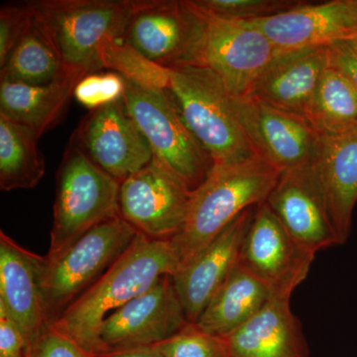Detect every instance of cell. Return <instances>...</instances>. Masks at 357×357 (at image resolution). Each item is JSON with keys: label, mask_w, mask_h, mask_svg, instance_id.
Instances as JSON below:
<instances>
[{"label": "cell", "mask_w": 357, "mask_h": 357, "mask_svg": "<svg viewBox=\"0 0 357 357\" xmlns=\"http://www.w3.org/2000/svg\"><path fill=\"white\" fill-rule=\"evenodd\" d=\"M281 174L261 157L213 166L203 184L192 192L184 225L170 239L178 267L206 248L244 211L264 203Z\"/></svg>", "instance_id": "2"}, {"label": "cell", "mask_w": 357, "mask_h": 357, "mask_svg": "<svg viewBox=\"0 0 357 357\" xmlns=\"http://www.w3.org/2000/svg\"><path fill=\"white\" fill-rule=\"evenodd\" d=\"M306 119L319 136L357 131V89L342 70L328 66Z\"/></svg>", "instance_id": "25"}, {"label": "cell", "mask_w": 357, "mask_h": 357, "mask_svg": "<svg viewBox=\"0 0 357 357\" xmlns=\"http://www.w3.org/2000/svg\"><path fill=\"white\" fill-rule=\"evenodd\" d=\"M347 42H349V43H351L352 45H354V46L357 47V30L356 32L352 34V36L349 40H347Z\"/></svg>", "instance_id": "36"}, {"label": "cell", "mask_w": 357, "mask_h": 357, "mask_svg": "<svg viewBox=\"0 0 357 357\" xmlns=\"http://www.w3.org/2000/svg\"><path fill=\"white\" fill-rule=\"evenodd\" d=\"M349 6L351 8L352 18H354L357 27V0H349Z\"/></svg>", "instance_id": "35"}, {"label": "cell", "mask_w": 357, "mask_h": 357, "mask_svg": "<svg viewBox=\"0 0 357 357\" xmlns=\"http://www.w3.org/2000/svg\"><path fill=\"white\" fill-rule=\"evenodd\" d=\"M126 82L124 105L146 138L155 158L196 191L208 178L213 162L188 128L173 96L168 89Z\"/></svg>", "instance_id": "8"}, {"label": "cell", "mask_w": 357, "mask_h": 357, "mask_svg": "<svg viewBox=\"0 0 357 357\" xmlns=\"http://www.w3.org/2000/svg\"><path fill=\"white\" fill-rule=\"evenodd\" d=\"M197 28L191 0H139L122 41L162 67L182 66Z\"/></svg>", "instance_id": "16"}, {"label": "cell", "mask_w": 357, "mask_h": 357, "mask_svg": "<svg viewBox=\"0 0 357 357\" xmlns=\"http://www.w3.org/2000/svg\"><path fill=\"white\" fill-rule=\"evenodd\" d=\"M138 234L119 215L84 232L57 255L43 256L42 290L49 325L107 273Z\"/></svg>", "instance_id": "5"}, {"label": "cell", "mask_w": 357, "mask_h": 357, "mask_svg": "<svg viewBox=\"0 0 357 357\" xmlns=\"http://www.w3.org/2000/svg\"><path fill=\"white\" fill-rule=\"evenodd\" d=\"M191 2L196 9L197 28L181 67L210 70L230 93L248 96L278 49L248 23L222 20Z\"/></svg>", "instance_id": "7"}, {"label": "cell", "mask_w": 357, "mask_h": 357, "mask_svg": "<svg viewBox=\"0 0 357 357\" xmlns=\"http://www.w3.org/2000/svg\"><path fill=\"white\" fill-rule=\"evenodd\" d=\"M311 165L325 196L338 241L344 244L351 234L357 204V131L319 136Z\"/></svg>", "instance_id": "20"}, {"label": "cell", "mask_w": 357, "mask_h": 357, "mask_svg": "<svg viewBox=\"0 0 357 357\" xmlns=\"http://www.w3.org/2000/svg\"><path fill=\"white\" fill-rule=\"evenodd\" d=\"M39 136L31 128L0 115V189H34L46 173L38 148Z\"/></svg>", "instance_id": "24"}, {"label": "cell", "mask_w": 357, "mask_h": 357, "mask_svg": "<svg viewBox=\"0 0 357 357\" xmlns=\"http://www.w3.org/2000/svg\"><path fill=\"white\" fill-rule=\"evenodd\" d=\"M314 256L290 236L264 202L256 208L244 237L238 266L261 282L273 297L291 298L307 278Z\"/></svg>", "instance_id": "10"}, {"label": "cell", "mask_w": 357, "mask_h": 357, "mask_svg": "<svg viewBox=\"0 0 357 357\" xmlns=\"http://www.w3.org/2000/svg\"><path fill=\"white\" fill-rule=\"evenodd\" d=\"M202 10L232 21L261 20L299 6L300 0H192Z\"/></svg>", "instance_id": "29"}, {"label": "cell", "mask_w": 357, "mask_h": 357, "mask_svg": "<svg viewBox=\"0 0 357 357\" xmlns=\"http://www.w3.org/2000/svg\"><path fill=\"white\" fill-rule=\"evenodd\" d=\"M265 203L290 236L312 255L340 245L311 164L282 173Z\"/></svg>", "instance_id": "14"}, {"label": "cell", "mask_w": 357, "mask_h": 357, "mask_svg": "<svg viewBox=\"0 0 357 357\" xmlns=\"http://www.w3.org/2000/svg\"><path fill=\"white\" fill-rule=\"evenodd\" d=\"M257 206L237 217L227 229L173 275V283L189 323L202 312L238 266L244 237Z\"/></svg>", "instance_id": "15"}, {"label": "cell", "mask_w": 357, "mask_h": 357, "mask_svg": "<svg viewBox=\"0 0 357 357\" xmlns=\"http://www.w3.org/2000/svg\"><path fill=\"white\" fill-rule=\"evenodd\" d=\"M126 82L116 73H93L82 77L74 89V98L83 107L91 110L100 109L123 100Z\"/></svg>", "instance_id": "30"}, {"label": "cell", "mask_w": 357, "mask_h": 357, "mask_svg": "<svg viewBox=\"0 0 357 357\" xmlns=\"http://www.w3.org/2000/svg\"><path fill=\"white\" fill-rule=\"evenodd\" d=\"M192 196V190L154 157L121 183L119 215L139 234L170 241L184 225Z\"/></svg>", "instance_id": "9"}, {"label": "cell", "mask_w": 357, "mask_h": 357, "mask_svg": "<svg viewBox=\"0 0 357 357\" xmlns=\"http://www.w3.org/2000/svg\"><path fill=\"white\" fill-rule=\"evenodd\" d=\"M70 77L76 76L66 70L53 45L34 20L0 66V79L13 83L42 86Z\"/></svg>", "instance_id": "26"}, {"label": "cell", "mask_w": 357, "mask_h": 357, "mask_svg": "<svg viewBox=\"0 0 357 357\" xmlns=\"http://www.w3.org/2000/svg\"><path fill=\"white\" fill-rule=\"evenodd\" d=\"M33 20L30 2L26 4H4L0 8V66L7 57Z\"/></svg>", "instance_id": "31"}, {"label": "cell", "mask_w": 357, "mask_h": 357, "mask_svg": "<svg viewBox=\"0 0 357 357\" xmlns=\"http://www.w3.org/2000/svg\"><path fill=\"white\" fill-rule=\"evenodd\" d=\"M230 105L256 152L281 173L312 163L319 135L306 117L230 93Z\"/></svg>", "instance_id": "11"}, {"label": "cell", "mask_w": 357, "mask_h": 357, "mask_svg": "<svg viewBox=\"0 0 357 357\" xmlns=\"http://www.w3.org/2000/svg\"><path fill=\"white\" fill-rule=\"evenodd\" d=\"M27 357H95L64 333L49 325L28 344Z\"/></svg>", "instance_id": "32"}, {"label": "cell", "mask_w": 357, "mask_h": 357, "mask_svg": "<svg viewBox=\"0 0 357 357\" xmlns=\"http://www.w3.org/2000/svg\"><path fill=\"white\" fill-rule=\"evenodd\" d=\"M291 298L272 297L248 323L225 337L230 357H309Z\"/></svg>", "instance_id": "21"}, {"label": "cell", "mask_w": 357, "mask_h": 357, "mask_svg": "<svg viewBox=\"0 0 357 357\" xmlns=\"http://www.w3.org/2000/svg\"><path fill=\"white\" fill-rule=\"evenodd\" d=\"M262 32L278 50L330 46L356 31L349 0L299 6L261 20L243 21Z\"/></svg>", "instance_id": "17"}, {"label": "cell", "mask_w": 357, "mask_h": 357, "mask_svg": "<svg viewBox=\"0 0 357 357\" xmlns=\"http://www.w3.org/2000/svg\"><path fill=\"white\" fill-rule=\"evenodd\" d=\"M272 297L261 282L237 266L194 324L211 335L229 337L255 316Z\"/></svg>", "instance_id": "23"}, {"label": "cell", "mask_w": 357, "mask_h": 357, "mask_svg": "<svg viewBox=\"0 0 357 357\" xmlns=\"http://www.w3.org/2000/svg\"><path fill=\"white\" fill-rule=\"evenodd\" d=\"M178 259L171 241L138 234L128 250L95 285L70 305L51 326L96 357L103 354L98 331L109 314L177 272Z\"/></svg>", "instance_id": "1"}, {"label": "cell", "mask_w": 357, "mask_h": 357, "mask_svg": "<svg viewBox=\"0 0 357 357\" xmlns=\"http://www.w3.org/2000/svg\"><path fill=\"white\" fill-rule=\"evenodd\" d=\"M154 347L164 357H230L225 337L204 332L194 323Z\"/></svg>", "instance_id": "28"}, {"label": "cell", "mask_w": 357, "mask_h": 357, "mask_svg": "<svg viewBox=\"0 0 357 357\" xmlns=\"http://www.w3.org/2000/svg\"><path fill=\"white\" fill-rule=\"evenodd\" d=\"M43 256L0 231V307L29 344L49 326L42 290Z\"/></svg>", "instance_id": "18"}, {"label": "cell", "mask_w": 357, "mask_h": 357, "mask_svg": "<svg viewBox=\"0 0 357 357\" xmlns=\"http://www.w3.org/2000/svg\"><path fill=\"white\" fill-rule=\"evenodd\" d=\"M139 0H41L30 2L33 20L72 76L102 69L105 40L123 39Z\"/></svg>", "instance_id": "3"}, {"label": "cell", "mask_w": 357, "mask_h": 357, "mask_svg": "<svg viewBox=\"0 0 357 357\" xmlns=\"http://www.w3.org/2000/svg\"><path fill=\"white\" fill-rule=\"evenodd\" d=\"M102 69L116 73L130 83L145 88L167 89L170 68L162 67L122 40L107 39L100 49Z\"/></svg>", "instance_id": "27"}, {"label": "cell", "mask_w": 357, "mask_h": 357, "mask_svg": "<svg viewBox=\"0 0 357 357\" xmlns=\"http://www.w3.org/2000/svg\"><path fill=\"white\" fill-rule=\"evenodd\" d=\"M188 323L172 276L167 275L146 292L109 314L98 331V342L103 354L154 347Z\"/></svg>", "instance_id": "12"}, {"label": "cell", "mask_w": 357, "mask_h": 357, "mask_svg": "<svg viewBox=\"0 0 357 357\" xmlns=\"http://www.w3.org/2000/svg\"><path fill=\"white\" fill-rule=\"evenodd\" d=\"M170 70L167 89L213 166L260 157L232 109L230 91L215 75L191 66Z\"/></svg>", "instance_id": "4"}, {"label": "cell", "mask_w": 357, "mask_h": 357, "mask_svg": "<svg viewBox=\"0 0 357 357\" xmlns=\"http://www.w3.org/2000/svg\"><path fill=\"white\" fill-rule=\"evenodd\" d=\"M96 357H164L155 347H134L121 351H109Z\"/></svg>", "instance_id": "34"}, {"label": "cell", "mask_w": 357, "mask_h": 357, "mask_svg": "<svg viewBox=\"0 0 357 357\" xmlns=\"http://www.w3.org/2000/svg\"><path fill=\"white\" fill-rule=\"evenodd\" d=\"M79 77L50 84H25L0 79V115L31 128L39 137L60 121Z\"/></svg>", "instance_id": "22"}, {"label": "cell", "mask_w": 357, "mask_h": 357, "mask_svg": "<svg viewBox=\"0 0 357 357\" xmlns=\"http://www.w3.org/2000/svg\"><path fill=\"white\" fill-rule=\"evenodd\" d=\"M330 64L351 79L357 89V47L347 41L335 42L328 46Z\"/></svg>", "instance_id": "33"}, {"label": "cell", "mask_w": 357, "mask_h": 357, "mask_svg": "<svg viewBox=\"0 0 357 357\" xmlns=\"http://www.w3.org/2000/svg\"><path fill=\"white\" fill-rule=\"evenodd\" d=\"M121 184L98 168L72 136L57 173L47 255H57L84 232L119 215Z\"/></svg>", "instance_id": "6"}, {"label": "cell", "mask_w": 357, "mask_h": 357, "mask_svg": "<svg viewBox=\"0 0 357 357\" xmlns=\"http://www.w3.org/2000/svg\"><path fill=\"white\" fill-rule=\"evenodd\" d=\"M73 136L98 168L121 183L154 158L123 100L89 112Z\"/></svg>", "instance_id": "13"}, {"label": "cell", "mask_w": 357, "mask_h": 357, "mask_svg": "<svg viewBox=\"0 0 357 357\" xmlns=\"http://www.w3.org/2000/svg\"><path fill=\"white\" fill-rule=\"evenodd\" d=\"M328 65V46L278 50L248 96L276 109L306 117Z\"/></svg>", "instance_id": "19"}]
</instances>
